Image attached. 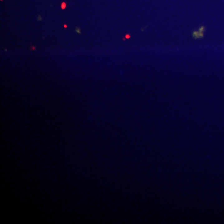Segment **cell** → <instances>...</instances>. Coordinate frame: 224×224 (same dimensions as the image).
<instances>
[{
	"instance_id": "1",
	"label": "cell",
	"mask_w": 224,
	"mask_h": 224,
	"mask_svg": "<svg viewBox=\"0 0 224 224\" xmlns=\"http://www.w3.org/2000/svg\"><path fill=\"white\" fill-rule=\"evenodd\" d=\"M65 6H66V4H65L64 2H63V3L62 4V9H64V8L65 7Z\"/></svg>"
}]
</instances>
